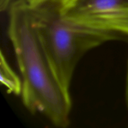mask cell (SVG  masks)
<instances>
[{"label": "cell", "mask_w": 128, "mask_h": 128, "mask_svg": "<svg viewBox=\"0 0 128 128\" xmlns=\"http://www.w3.org/2000/svg\"><path fill=\"white\" fill-rule=\"evenodd\" d=\"M8 12V34L21 72L23 104L31 113L43 115L54 126L67 127L71 94L52 71L35 28L32 10L20 1Z\"/></svg>", "instance_id": "6da1fadb"}, {"label": "cell", "mask_w": 128, "mask_h": 128, "mask_svg": "<svg viewBox=\"0 0 128 128\" xmlns=\"http://www.w3.org/2000/svg\"><path fill=\"white\" fill-rule=\"evenodd\" d=\"M20 0H0V6L3 9H8Z\"/></svg>", "instance_id": "8992f818"}, {"label": "cell", "mask_w": 128, "mask_h": 128, "mask_svg": "<svg viewBox=\"0 0 128 128\" xmlns=\"http://www.w3.org/2000/svg\"><path fill=\"white\" fill-rule=\"evenodd\" d=\"M34 9L56 11L64 14L68 11L78 0H21Z\"/></svg>", "instance_id": "5b68a950"}, {"label": "cell", "mask_w": 128, "mask_h": 128, "mask_svg": "<svg viewBox=\"0 0 128 128\" xmlns=\"http://www.w3.org/2000/svg\"><path fill=\"white\" fill-rule=\"evenodd\" d=\"M126 101L127 104V107L128 110V66H127V73H126Z\"/></svg>", "instance_id": "52a82bcc"}, {"label": "cell", "mask_w": 128, "mask_h": 128, "mask_svg": "<svg viewBox=\"0 0 128 128\" xmlns=\"http://www.w3.org/2000/svg\"><path fill=\"white\" fill-rule=\"evenodd\" d=\"M127 9L128 0H78L63 14L70 19L76 20Z\"/></svg>", "instance_id": "3957f363"}, {"label": "cell", "mask_w": 128, "mask_h": 128, "mask_svg": "<svg viewBox=\"0 0 128 128\" xmlns=\"http://www.w3.org/2000/svg\"><path fill=\"white\" fill-rule=\"evenodd\" d=\"M31 10L38 36L52 71L68 92H70L76 66L88 51L127 37L116 31L74 21L58 11Z\"/></svg>", "instance_id": "7a4b0ae2"}, {"label": "cell", "mask_w": 128, "mask_h": 128, "mask_svg": "<svg viewBox=\"0 0 128 128\" xmlns=\"http://www.w3.org/2000/svg\"><path fill=\"white\" fill-rule=\"evenodd\" d=\"M0 80L9 93L20 96L22 92V80L9 64L3 52L1 51Z\"/></svg>", "instance_id": "277c9868"}]
</instances>
